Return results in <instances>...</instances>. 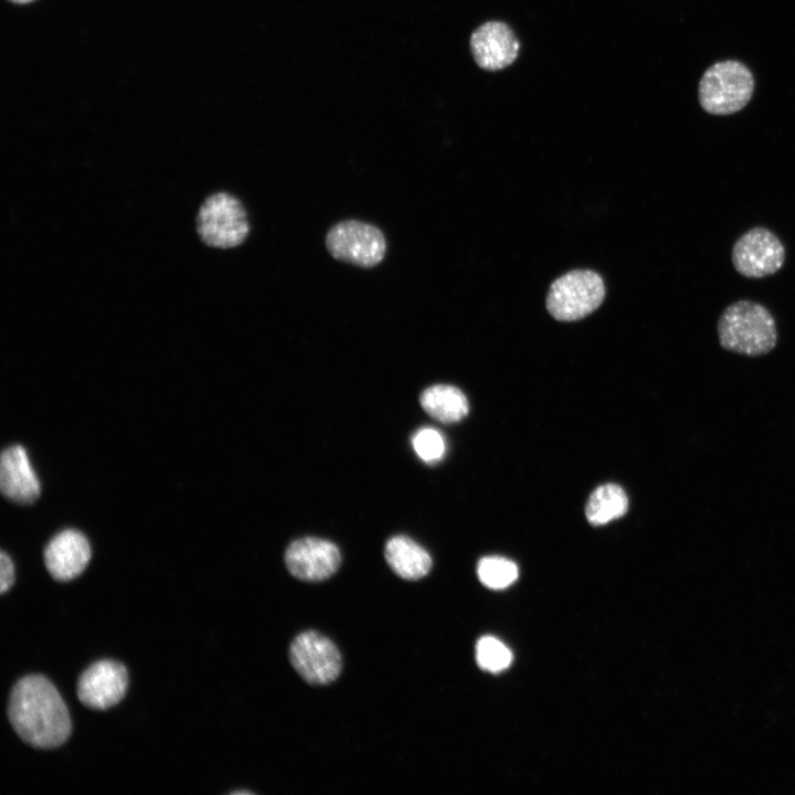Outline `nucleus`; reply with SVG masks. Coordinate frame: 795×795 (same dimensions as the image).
Instances as JSON below:
<instances>
[{"label":"nucleus","mask_w":795,"mask_h":795,"mask_svg":"<svg viewBox=\"0 0 795 795\" xmlns=\"http://www.w3.org/2000/svg\"><path fill=\"white\" fill-rule=\"evenodd\" d=\"M8 718L15 733L39 749L63 744L71 733L70 713L55 687L41 675L15 682L8 704Z\"/></svg>","instance_id":"1"},{"label":"nucleus","mask_w":795,"mask_h":795,"mask_svg":"<svg viewBox=\"0 0 795 795\" xmlns=\"http://www.w3.org/2000/svg\"><path fill=\"white\" fill-rule=\"evenodd\" d=\"M722 349L745 357L770 353L777 343V329L772 314L761 304L739 300L729 305L717 325Z\"/></svg>","instance_id":"2"},{"label":"nucleus","mask_w":795,"mask_h":795,"mask_svg":"<svg viewBox=\"0 0 795 795\" xmlns=\"http://www.w3.org/2000/svg\"><path fill=\"white\" fill-rule=\"evenodd\" d=\"M194 233L205 247L229 250L240 246L250 233L247 211L242 201L227 191L206 194L193 221Z\"/></svg>","instance_id":"3"},{"label":"nucleus","mask_w":795,"mask_h":795,"mask_svg":"<svg viewBox=\"0 0 795 795\" xmlns=\"http://www.w3.org/2000/svg\"><path fill=\"white\" fill-rule=\"evenodd\" d=\"M754 91V78L746 65L728 60L712 64L700 78L701 107L712 115H731L746 106Z\"/></svg>","instance_id":"4"},{"label":"nucleus","mask_w":795,"mask_h":795,"mask_svg":"<svg viewBox=\"0 0 795 795\" xmlns=\"http://www.w3.org/2000/svg\"><path fill=\"white\" fill-rule=\"evenodd\" d=\"M605 297L602 277L590 269H574L550 286L547 309L560 321H574L593 312Z\"/></svg>","instance_id":"5"},{"label":"nucleus","mask_w":795,"mask_h":795,"mask_svg":"<svg viewBox=\"0 0 795 795\" xmlns=\"http://www.w3.org/2000/svg\"><path fill=\"white\" fill-rule=\"evenodd\" d=\"M330 255L341 262L370 268L382 262L386 242L382 231L359 220L341 221L326 235Z\"/></svg>","instance_id":"6"},{"label":"nucleus","mask_w":795,"mask_h":795,"mask_svg":"<svg viewBox=\"0 0 795 795\" xmlns=\"http://www.w3.org/2000/svg\"><path fill=\"white\" fill-rule=\"evenodd\" d=\"M289 660L297 674L310 685L333 681L342 668L337 646L315 630L303 632L294 638L289 647Z\"/></svg>","instance_id":"7"},{"label":"nucleus","mask_w":795,"mask_h":795,"mask_svg":"<svg viewBox=\"0 0 795 795\" xmlns=\"http://www.w3.org/2000/svg\"><path fill=\"white\" fill-rule=\"evenodd\" d=\"M785 248L781 240L765 227H753L742 234L732 247V263L738 273L762 278L781 269Z\"/></svg>","instance_id":"8"},{"label":"nucleus","mask_w":795,"mask_h":795,"mask_svg":"<svg viewBox=\"0 0 795 795\" xmlns=\"http://www.w3.org/2000/svg\"><path fill=\"white\" fill-rule=\"evenodd\" d=\"M128 686L126 667L115 660L92 664L80 676L76 693L80 701L92 709L104 710L118 703Z\"/></svg>","instance_id":"9"},{"label":"nucleus","mask_w":795,"mask_h":795,"mask_svg":"<svg viewBox=\"0 0 795 795\" xmlns=\"http://www.w3.org/2000/svg\"><path fill=\"white\" fill-rule=\"evenodd\" d=\"M285 563L293 576L318 582L330 577L339 569L341 554L338 547L328 540L303 538L288 545Z\"/></svg>","instance_id":"10"},{"label":"nucleus","mask_w":795,"mask_h":795,"mask_svg":"<svg viewBox=\"0 0 795 795\" xmlns=\"http://www.w3.org/2000/svg\"><path fill=\"white\" fill-rule=\"evenodd\" d=\"M470 51L476 64L486 71H500L518 57L520 42L509 24L487 21L470 35Z\"/></svg>","instance_id":"11"},{"label":"nucleus","mask_w":795,"mask_h":795,"mask_svg":"<svg viewBox=\"0 0 795 795\" xmlns=\"http://www.w3.org/2000/svg\"><path fill=\"white\" fill-rule=\"evenodd\" d=\"M91 559V548L83 533L66 529L54 536L44 550L46 570L56 581L80 575Z\"/></svg>","instance_id":"12"},{"label":"nucleus","mask_w":795,"mask_h":795,"mask_svg":"<svg viewBox=\"0 0 795 795\" xmlns=\"http://www.w3.org/2000/svg\"><path fill=\"white\" fill-rule=\"evenodd\" d=\"M2 495L18 504L33 502L40 495V483L25 449L20 445L6 448L0 459Z\"/></svg>","instance_id":"13"},{"label":"nucleus","mask_w":795,"mask_h":795,"mask_svg":"<svg viewBox=\"0 0 795 795\" xmlns=\"http://www.w3.org/2000/svg\"><path fill=\"white\" fill-rule=\"evenodd\" d=\"M384 555L390 568L402 579L414 581L425 576L432 568L430 553L405 536L388 540Z\"/></svg>","instance_id":"14"},{"label":"nucleus","mask_w":795,"mask_h":795,"mask_svg":"<svg viewBox=\"0 0 795 795\" xmlns=\"http://www.w3.org/2000/svg\"><path fill=\"white\" fill-rule=\"evenodd\" d=\"M420 402L423 410L433 418L443 423H455L468 413V401L457 388L436 384L425 389Z\"/></svg>","instance_id":"15"},{"label":"nucleus","mask_w":795,"mask_h":795,"mask_svg":"<svg viewBox=\"0 0 795 795\" xmlns=\"http://www.w3.org/2000/svg\"><path fill=\"white\" fill-rule=\"evenodd\" d=\"M628 498L623 488L615 484L597 487L590 496L585 515L593 526H602L625 515Z\"/></svg>","instance_id":"16"},{"label":"nucleus","mask_w":795,"mask_h":795,"mask_svg":"<svg viewBox=\"0 0 795 795\" xmlns=\"http://www.w3.org/2000/svg\"><path fill=\"white\" fill-rule=\"evenodd\" d=\"M477 574L480 582L492 590H502L518 577V568L502 556H485L478 562Z\"/></svg>","instance_id":"17"},{"label":"nucleus","mask_w":795,"mask_h":795,"mask_svg":"<svg viewBox=\"0 0 795 795\" xmlns=\"http://www.w3.org/2000/svg\"><path fill=\"white\" fill-rule=\"evenodd\" d=\"M476 660L481 669L499 672L510 666L512 654L499 639L492 636H484L476 646Z\"/></svg>","instance_id":"18"},{"label":"nucleus","mask_w":795,"mask_h":795,"mask_svg":"<svg viewBox=\"0 0 795 795\" xmlns=\"http://www.w3.org/2000/svg\"><path fill=\"white\" fill-rule=\"evenodd\" d=\"M412 445L417 456L427 464L439 462L446 452L443 435L433 427H422L412 437Z\"/></svg>","instance_id":"19"},{"label":"nucleus","mask_w":795,"mask_h":795,"mask_svg":"<svg viewBox=\"0 0 795 795\" xmlns=\"http://www.w3.org/2000/svg\"><path fill=\"white\" fill-rule=\"evenodd\" d=\"M14 581V568L11 558L4 552L0 553V592L6 593Z\"/></svg>","instance_id":"20"},{"label":"nucleus","mask_w":795,"mask_h":795,"mask_svg":"<svg viewBox=\"0 0 795 795\" xmlns=\"http://www.w3.org/2000/svg\"><path fill=\"white\" fill-rule=\"evenodd\" d=\"M10 1H13V2H17V3H28V2H31V1H33V0H10Z\"/></svg>","instance_id":"21"},{"label":"nucleus","mask_w":795,"mask_h":795,"mask_svg":"<svg viewBox=\"0 0 795 795\" xmlns=\"http://www.w3.org/2000/svg\"><path fill=\"white\" fill-rule=\"evenodd\" d=\"M233 794H239V795H240V794H251V793L247 792V791H242V792H241V791H237V792H234Z\"/></svg>","instance_id":"22"}]
</instances>
